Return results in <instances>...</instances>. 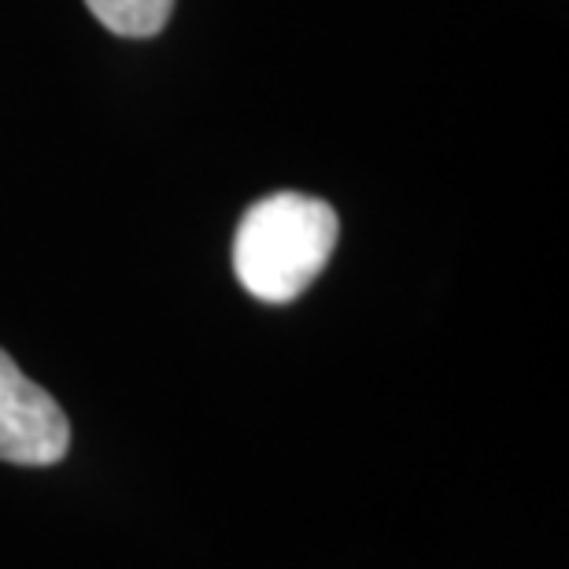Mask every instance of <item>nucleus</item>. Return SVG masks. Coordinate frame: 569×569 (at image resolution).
Here are the masks:
<instances>
[{
	"instance_id": "3",
	"label": "nucleus",
	"mask_w": 569,
	"mask_h": 569,
	"mask_svg": "<svg viewBox=\"0 0 569 569\" xmlns=\"http://www.w3.org/2000/svg\"><path fill=\"white\" fill-rule=\"evenodd\" d=\"M100 27L119 38H156L167 27L174 0H86Z\"/></svg>"
},
{
	"instance_id": "2",
	"label": "nucleus",
	"mask_w": 569,
	"mask_h": 569,
	"mask_svg": "<svg viewBox=\"0 0 569 569\" xmlns=\"http://www.w3.org/2000/svg\"><path fill=\"white\" fill-rule=\"evenodd\" d=\"M71 448V422L41 385H33L0 348V459L56 466Z\"/></svg>"
},
{
	"instance_id": "1",
	"label": "nucleus",
	"mask_w": 569,
	"mask_h": 569,
	"mask_svg": "<svg viewBox=\"0 0 569 569\" xmlns=\"http://www.w3.org/2000/svg\"><path fill=\"white\" fill-rule=\"evenodd\" d=\"M340 222L326 200L274 192L244 211L233 237V270L263 303H292L326 270Z\"/></svg>"
}]
</instances>
